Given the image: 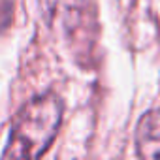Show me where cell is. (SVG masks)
<instances>
[{
	"mask_svg": "<svg viewBox=\"0 0 160 160\" xmlns=\"http://www.w3.org/2000/svg\"><path fill=\"white\" fill-rule=\"evenodd\" d=\"M62 102L55 94H42L30 100L15 117L4 158L42 156L60 128Z\"/></svg>",
	"mask_w": 160,
	"mask_h": 160,
	"instance_id": "obj_1",
	"label": "cell"
},
{
	"mask_svg": "<svg viewBox=\"0 0 160 160\" xmlns=\"http://www.w3.org/2000/svg\"><path fill=\"white\" fill-rule=\"evenodd\" d=\"M138 154L143 158H160V111H149L138 124Z\"/></svg>",
	"mask_w": 160,
	"mask_h": 160,
	"instance_id": "obj_2",
	"label": "cell"
}]
</instances>
